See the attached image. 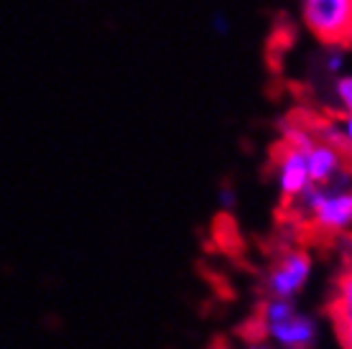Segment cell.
Instances as JSON below:
<instances>
[{
  "label": "cell",
  "mask_w": 352,
  "mask_h": 349,
  "mask_svg": "<svg viewBox=\"0 0 352 349\" xmlns=\"http://www.w3.org/2000/svg\"><path fill=\"white\" fill-rule=\"evenodd\" d=\"M301 21L322 44L352 38V0H301Z\"/></svg>",
  "instance_id": "6da1fadb"
},
{
  "label": "cell",
  "mask_w": 352,
  "mask_h": 349,
  "mask_svg": "<svg viewBox=\"0 0 352 349\" xmlns=\"http://www.w3.org/2000/svg\"><path fill=\"white\" fill-rule=\"evenodd\" d=\"M273 334L289 349H309L314 344V324L299 316L286 301H273L261 308V332Z\"/></svg>",
  "instance_id": "7a4b0ae2"
},
{
  "label": "cell",
  "mask_w": 352,
  "mask_h": 349,
  "mask_svg": "<svg viewBox=\"0 0 352 349\" xmlns=\"http://www.w3.org/2000/svg\"><path fill=\"white\" fill-rule=\"evenodd\" d=\"M309 271H311V260H309L307 250H301V247L283 250V255L273 262L271 273H268V291L273 296H278V301L294 296L304 286Z\"/></svg>",
  "instance_id": "3957f363"
},
{
  "label": "cell",
  "mask_w": 352,
  "mask_h": 349,
  "mask_svg": "<svg viewBox=\"0 0 352 349\" xmlns=\"http://www.w3.org/2000/svg\"><path fill=\"white\" fill-rule=\"evenodd\" d=\"M327 316L335 326V334L344 349H352V260L337 273L329 298H327Z\"/></svg>",
  "instance_id": "277c9868"
},
{
  "label": "cell",
  "mask_w": 352,
  "mask_h": 349,
  "mask_svg": "<svg viewBox=\"0 0 352 349\" xmlns=\"http://www.w3.org/2000/svg\"><path fill=\"white\" fill-rule=\"evenodd\" d=\"M276 176H278V189H281L283 210L299 199L307 192L309 174H307V161H304V150H296L283 143L278 161H276Z\"/></svg>",
  "instance_id": "5b68a950"
},
{
  "label": "cell",
  "mask_w": 352,
  "mask_h": 349,
  "mask_svg": "<svg viewBox=\"0 0 352 349\" xmlns=\"http://www.w3.org/2000/svg\"><path fill=\"white\" fill-rule=\"evenodd\" d=\"M304 161H307V174H309V183L311 186H324L335 179L340 171L344 168L342 153L329 146L324 140H314V146L304 153Z\"/></svg>",
  "instance_id": "8992f818"
},
{
  "label": "cell",
  "mask_w": 352,
  "mask_h": 349,
  "mask_svg": "<svg viewBox=\"0 0 352 349\" xmlns=\"http://www.w3.org/2000/svg\"><path fill=\"white\" fill-rule=\"evenodd\" d=\"M319 140L335 146L337 150H352V113L342 115V120H340L337 128H327Z\"/></svg>",
  "instance_id": "52a82bcc"
},
{
  "label": "cell",
  "mask_w": 352,
  "mask_h": 349,
  "mask_svg": "<svg viewBox=\"0 0 352 349\" xmlns=\"http://www.w3.org/2000/svg\"><path fill=\"white\" fill-rule=\"evenodd\" d=\"M335 97L342 113H352V74H340L335 79Z\"/></svg>",
  "instance_id": "ba28073f"
},
{
  "label": "cell",
  "mask_w": 352,
  "mask_h": 349,
  "mask_svg": "<svg viewBox=\"0 0 352 349\" xmlns=\"http://www.w3.org/2000/svg\"><path fill=\"white\" fill-rule=\"evenodd\" d=\"M324 69L329 74H340L344 69V52L342 49H329L324 54Z\"/></svg>",
  "instance_id": "9c48e42d"
},
{
  "label": "cell",
  "mask_w": 352,
  "mask_h": 349,
  "mask_svg": "<svg viewBox=\"0 0 352 349\" xmlns=\"http://www.w3.org/2000/svg\"><path fill=\"white\" fill-rule=\"evenodd\" d=\"M253 349H265V347H253Z\"/></svg>",
  "instance_id": "30bf717a"
}]
</instances>
